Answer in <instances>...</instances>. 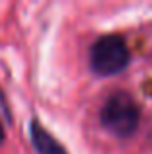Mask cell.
Masks as SVG:
<instances>
[{
    "label": "cell",
    "instance_id": "cell-1",
    "mask_svg": "<svg viewBox=\"0 0 152 154\" xmlns=\"http://www.w3.org/2000/svg\"><path fill=\"white\" fill-rule=\"evenodd\" d=\"M99 125L115 139H131L141 125V105L133 94L115 90L105 98L99 107Z\"/></svg>",
    "mask_w": 152,
    "mask_h": 154
},
{
    "label": "cell",
    "instance_id": "cell-2",
    "mask_svg": "<svg viewBox=\"0 0 152 154\" xmlns=\"http://www.w3.org/2000/svg\"><path fill=\"white\" fill-rule=\"evenodd\" d=\"M131 49L127 39L119 33H103L94 39L88 51V64L94 76L111 78L125 72L131 64Z\"/></svg>",
    "mask_w": 152,
    "mask_h": 154
},
{
    "label": "cell",
    "instance_id": "cell-3",
    "mask_svg": "<svg viewBox=\"0 0 152 154\" xmlns=\"http://www.w3.org/2000/svg\"><path fill=\"white\" fill-rule=\"evenodd\" d=\"M27 137L35 154H70L65 144L41 123L37 115H31L27 121Z\"/></svg>",
    "mask_w": 152,
    "mask_h": 154
},
{
    "label": "cell",
    "instance_id": "cell-4",
    "mask_svg": "<svg viewBox=\"0 0 152 154\" xmlns=\"http://www.w3.org/2000/svg\"><path fill=\"white\" fill-rule=\"evenodd\" d=\"M6 143V129H4V123H2V119H0V146Z\"/></svg>",
    "mask_w": 152,
    "mask_h": 154
}]
</instances>
